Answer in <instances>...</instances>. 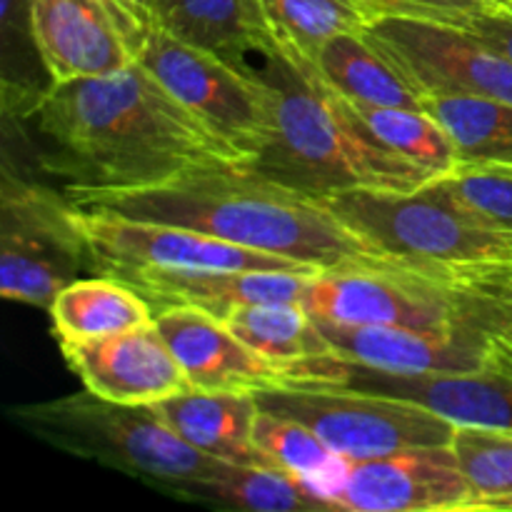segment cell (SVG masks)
Instances as JSON below:
<instances>
[{
  "instance_id": "obj_1",
  "label": "cell",
  "mask_w": 512,
  "mask_h": 512,
  "mask_svg": "<svg viewBox=\"0 0 512 512\" xmlns=\"http://www.w3.org/2000/svg\"><path fill=\"white\" fill-rule=\"evenodd\" d=\"M15 115L33 125L40 163L65 190L143 188L195 168L245 163L140 63L48 83Z\"/></svg>"
},
{
  "instance_id": "obj_2",
  "label": "cell",
  "mask_w": 512,
  "mask_h": 512,
  "mask_svg": "<svg viewBox=\"0 0 512 512\" xmlns=\"http://www.w3.org/2000/svg\"><path fill=\"white\" fill-rule=\"evenodd\" d=\"M63 193L80 210L180 225L318 270L380 263L320 200L265 178L248 163L195 168L143 188Z\"/></svg>"
},
{
  "instance_id": "obj_3",
  "label": "cell",
  "mask_w": 512,
  "mask_h": 512,
  "mask_svg": "<svg viewBox=\"0 0 512 512\" xmlns=\"http://www.w3.org/2000/svg\"><path fill=\"white\" fill-rule=\"evenodd\" d=\"M253 65L273 93V133L250 168L308 198H333L358 188L415 190L428 173L385 148L353 105L318 75L270 48Z\"/></svg>"
},
{
  "instance_id": "obj_4",
  "label": "cell",
  "mask_w": 512,
  "mask_h": 512,
  "mask_svg": "<svg viewBox=\"0 0 512 512\" xmlns=\"http://www.w3.org/2000/svg\"><path fill=\"white\" fill-rule=\"evenodd\" d=\"M323 205L385 263L465 283L512 258V235L478 218L440 178L415 190H348Z\"/></svg>"
},
{
  "instance_id": "obj_5",
  "label": "cell",
  "mask_w": 512,
  "mask_h": 512,
  "mask_svg": "<svg viewBox=\"0 0 512 512\" xmlns=\"http://www.w3.org/2000/svg\"><path fill=\"white\" fill-rule=\"evenodd\" d=\"M13 415L35 438L65 453L95 460L178 495L223 463L185 443L150 405L110 403L90 390L25 405Z\"/></svg>"
},
{
  "instance_id": "obj_6",
  "label": "cell",
  "mask_w": 512,
  "mask_h": 512,
  "mask_svg": "<svg viewBox=\"0 0 512 512\" xmlns=\"http://www.w3.org/2000/svg\"><path fill=\"white\" fill-rule=\"evenodd\" d=\"M303 305L315 320L405 328H448L512 313L488 285L463 283L385 260L320 270L310 278Z\"/></svg>"
},
{
  "instance_id": "obj_7",
  "label": "cell",
  "mask_w": 512,
  "mask_h": 512,
  "mask_svg": "<svg viewBox=\"0 0 512 512\" xmlns=\"http://www.w3.org/2000/svg\"><path fill=\"white\" fill-rule=\"evenodd\" d=\"M260 410L308 425L340 458H383L413 448L453 445L458 425L423 405L328 385H270L255 393Z\"/></svg>"
},
{
  "instance_id": "obj_8",
  "label": "cell",
  "mask_w": 512,
  "mask_h": 512,
  "mask_svg": "<svg viewBox=\"0 0 512 512\" xmlns=\"http://www.w3.org/2000/svg\"><path fill=\"white\" fill-rule=\"evenodd\" d=\"M88 240L68 195L15 175L5 165L0 185V293L5 300L50 308L80 278Z\"/></svg>"
},
{
  "instance_id": "obj_9",
  "label": "cell",
  "mask_w": 512,
  "mask_h": 512,
  "mask_svg": "<svg viewBox=\"0 0 512 512\" xmlns=\"http://www.w3.org/2000/svg\"><path fill=\"white\" fill-rule=\"evenodd\" d=\"M140 65L203 120L245 163L255 158L273 133V93L253 70H240L220 55L150 28Z\"/></svg>"
},
{
  "instance_id": "obj_10",
  "label": "cell",
  "mask_w": 512,
  "mask_h": 512,
  "mask_svg": "<svg viewBox=\"0 0 512 512\" xmlns=\"http://www.w3.org/2000/svg\"><path fill=\"white\" fill-rule=\"evenodd\" d=\"M315 320V318H313ZM335 358L388 373H478L512 370V313L498 320L405 328V325H345L315 320Z\"/></svg>"
},
{
  "instance_id": "obj_11",
  "label": "cell",
  "mask_w": 512,
  "mask_h": 512,
  "mask_svg": "<svg viewBox=\"0 0 512 512\" xmlns=\"http://www.w3.org/2000/svg\"><path fill=\"white\" fill-rule=\"evenodd\" d=\"M78 223L90 248L93 268L103 275L135 270H283V273H320L313 265L295 263L280 255L260 253L243 245L210 238L198 230L168 223L133 220L123 215L80 210Z\"/></svg>"
},
{
  "instance_id": "obj_12",
  "label": "cell",
  "mask_w": 512,
  "mask_h": 512,
  "mask_svg": "<svg viewBox=\"0 0 512 512\" xmlns=\"http://www.w3.org/2000/svg\"><path fill=\"white\" fill-rule=\"evenodd\" d=\"M153 20L128 0H33L30 35L48 83L103 78L140 63Z\"/></svg>"
},
{
  "instance_id": "obj_13",
  "label": "cell",
  "mask_w": 512,
  "mask_h": 512,
  "mask_svg": "<svg viewBox=\"0 0 512 512\" xmlns=\"http://www.w3.org/2000/svg\"><path fill=\"white\" fill-rule=\"evenodd\" d=\"M365 38L395 65L418 95H483L512 103V60L470 28L433 20L383 18Z\"/></svg>"
},
{
  "instance_id": "obj_14",
  "label": "cell",
  "mask_w": 512,
  "mask_h": 512,
  "mask_svg": "<svg viewBox=\"0 0 512 512\" xmlns=\"http://www.w3.org/2000/svg\"><path fill=\"white\" fill-rule=\"evenodd\" d=\"M280 383L385 395L423 405L458 428L512 430V370L403 375L323 355L285 370Z\"/></svg>"
},
{
  "instance_id": "obj_15",
  "label": "cell",
  "mask_w": 512,
  "mask_h": 512,
  "mask_svg": "<svg viewBox=\"0 0 512 512\" xmlns=\"http://www.w3.org/2000/svg\"><path fill=\"white\" fill-rule=\"evenodd\" d=\"M470 505L473 493L453 445L350 463L333 495V510L350 512H443Z\"/></svg>"
},
{
  "instance_id": "obj_16",
  "label": "cell",
  "mask_w": 512,
  "mask_h": 512,
  "mask_svg": "<svg viewBox=\"0 0 512 512\" xmlns=\"http://www.w3.org/2000/svg\"><path fill=\"white\" fill-rule=\"evenodd\" d=\"M58 345L85 390L110 403L155 405L190 390L188 378L155 328V320L108 338Z\"/></svg>"
},
{
  "instance_id": "obj_17",
  "label": "cell",
  "mask_w": 512,
  "mask_h": 512,
  "mask_svg": "<svg viewBox=\"0 0 512 512\" xmlns=\"http://www.w3.org/2000/svg\"><path fill=\"white\" fill-rule=\"evenodd\" d=\"M155 328L173 350L190 388L258 393L283 380V373L245 345L218 315L173 305L155 310Z\"/></svg>"
},
{
  "instance_id": "obj_18",
  "label": "cell",
  "mask_w": 512,
  "mask_h": 512,
  "mask_svg": "<svg viewBox=\"0 0 512 512\" xmlns=\"http://www.w3.org/2000/svg\"><path fill=\"white\" fill-rule=\"evenodd\" d=\"M315 273L283 270H135L123 275L155 310L190 305L223 318L238 305L303 303Z\"/></svg>"
},
{
  "instance_id": "obj_19",
  "label": "cell",
  "mask_w": 512,
  "mask_h": 512,
  "mask_svg": "<svg viewBox=\"0 0 512 512\" xmlns=\"http://www.w3.org/2000/svg\"><path fill=\"white\" fill-rule=\"evenodd\" d=\"M155 28L240 70L275 48L260 0H150Z\"/></svg>"
},
{
  "instance_id": "obj_20",
  "label": "cell",
  "mask_w": 512,
  "mask_h": 512,
  "mask_svg": "<svg viewBox=\"0 0 512 512\" xmlns=\"http://www.w3.org/2000/svg\"><path fill=\"white\" fill-rule=\"evenodd\" d=\"M180 438L225 463H270L253 443L260 413L255 393L243 390H185L150 405Z\"/></svg>"
},
{
  "instance_id": "obj_21",
  "label": "cell",
  "mask_w": 512,
  "mask_h": 512,
  "mask_svg": "<svg viewBox=\"0 0 512 512\" xmlns=\"http://www.w3.org/2000/svg\"><path fill=\"white\" fill-rule=\"evenodd\" d=\"M48 313L58 343L108 338L155 320L150 300L115 275L73 280L55 295Z\"/></svg>"
},
{
  "instance_id": "obj_22",
  "label": "cell",
  "mask_w": 512,
  "mask_h": 512,
  "mask_svg": "<svg viewBox=\"0 0 512 512\" xmlns=\"http://www.w3.org/2000/svg\"><path fill=\"white\" fill-rule=\"evenodd\" d=\"M315 75L325 88L353 105L420 108V95L395 65L360 33H343L320 50Z\"/></svg>"
},
{
  "instance_id": "obj_23",
  "label": "cell",
  "mask_w": 512,
  "mask_h": 512,
  "mask_svg": "<svg viewBox=\"0 0 512 512\" xmlns=\"http://www.w3.org/2000/svg\"><path fill=\"white\" fill-rule=\"evenodd\" d=\"M253 443L270 463L285 470L320 510H333V495L343 483L350 460L330 450L318 433L293 418L260 410L253 425Z\"/></svg>"
},
{
  "instance_id": "obj_24",
  "label": "cell",
  "mask_w": 512,
  "mask_h": 512,
  "mask_svg": "<svg viewBox=\"0 0 512 512\" xmlns=\"http://www.w3.org/2000/svg\"><path fill=\"white\" fill-rule=\"evenodd\" d=\"M228 328L260 358L285 373L305 360L333 355V348L303 303L238 305L223 315Z\"/></svg>"
},
{
  "instance_id": "obj_25",
  "label": "cell",
  "mask_w": 512,
  "mask_h": 512,
  "mask_svg": "<svg viewBox=\"0 0 512 512\" xmlns=\"http://www.w3.org/2000/svg\"><path fill=\"white\" fill-rule=\"evenodd\" d=\"M420 108L453 140L460 165H512V103L483 95H423Z\"/></svg>"
},
{
  "instance_id": "obj_26",
  "label": "cell",
  "mask_w": 512,
  "mask_h": 512,
  "mask_svg": "<svg viewBox=\"0 0 512 512\" xmlns=\"http://www.w3.org/2000/svg\"><path fill=\"white\" fill-rule=\"evenodd\" d=\"M260 5L275 48L308 70H315L325 43L368 28L355 0H260Z\"/></svg>"
},
{
  "instance_id": "obj_27",
  "label": "cell",
  "mask_w": 512,
  "mask_h": 512,
  "mask_svg": "<svg viewBox=\"0 0 512 512\" xmlns=\"http://www.w3.org/2000/svg\"><path fill=\"white\" fill-rule=\"evenodd\" d=\"M185 500L255 512L320 510L318 503L273 463H220L205 480L180 493Z\"/></svg>"
},
{
  "instance_id": "obj_28",
  "label": "cell",
  "mask_w": 512,
  "mask_h": 512,
  "mask_svg": "<svg viewBox=\"0 0 512 512\" xmlns=\"http://www.w3.org/2000/svg\"><path fill=\"white\" fill-rule=\"evenodd\" d=\"M353 108L385 148L423 168L430 178H443L460 165L453 140L423 108H400V105H353Z\"/></svg>"
},
{
  "instance_id": "obj_29",
  "label": "cell",
  "mask_w": 512,
  "mask_h": 512,
  "mask_svg": "<svg viewBox=\"0 0 512 512\" xmlns=\"http://www.w3.org/2000/svg\"><path fill=\"white\" fill-rule=\"evenodd\" d=\"M453 450L473 493L470 510H512V430L458 428Z\"/></svg>"
},
{
  "instance_id": "obj_30",
  "label": "cell",
  "mask_w": 512,
  "mask_h": 512,
  "mask_svg": "<svg viewBox=\"0 0 512 512\" xmlns=\"http://www.w3.org/2000/svg\"><path fill=\"white\" fill-rule=\"evenodd\" d=\"M440 180L478 218L512 235V165H458Z\"/></svg>"
},
{
  "instance_id": "obj_31",
  "label": "cell",
  "mask_w": 512,
  "mask_h": 512,
  "mask_svg": "<svg viewBox=\"0 0 512 512\" xmlns=\"http://www.w3.org/2000/svg\"><path fill=\"white\" fill-rule=\"evenodd\" d=\"M368 23L383 18L433 20L468 28L473 20L512 5V0H355Z\"/></svg>"
},
{
  "instance_id": "obj_32",
  "label": "cell",
  "mask_w": 512,
  "mask_h": 512,
  "mask_svg": "<svg viewBox=\"0 0 512 512\" xmlns=\"http://www.w3.org/2000/svg\"><path fill=\"white\" fill-rule=\"evenodd\" d=\"M478 38H483L490 48L503 53L505 58L512 60V5L495 13L483 15L468 25Z\"/></svg>"
},
{
  "instance_id": "obj_33",
  "label": "cell",
  "mask_w": 512,
  "mask_h": 512,
  "mask_svg": "<svg viewBox=\"0 0 512 512\" xmlns=\"http://www.w3.org/2000/svg\"><path fill=\"white\" fill-rule=\"evenodd\" d=\"M510 278H512V258L505 260V263L478 270V273L470 275L465 283H488V280H510Z\"/></svg>"
},
{
  "instance_id": "obj_34",
  "label": "cell",
  "mask_w": 512,
  "mask_h": 512,
  "mask_svg": "<svg viewBox=\"0 0 512 512\" xmlns=\"http://www.w3.org/2000/svg\"><path fill=\"white\" fill-rule=\"evenodd\" d=\"M478 285H488L495 295L505 300V303L512 308V278L510 280H488V283H478Z\"/></svg>"
},
{
  "instance_id": "obj_35",
  "label": "cell",
  "mask_w": 512,
  "mask_h": 512,
  "mask_svg": "<svg viewBox=\"0 0 512 512\" xmlns=\"http://www.w3.org/2000/svg\"><path fill=\"white\" fill-rule=\"evenodd\" d=\"M128 3L133 5V8H138L140 13H145L150 18V0H128ZM150 20H153V18H150Z\"/></svg>"
},
{
  "instance_id": "obj_36",
  "label": "cell",
  "mask_w": 512,
  "mask_h": 512,
  "mask_svg": "<svg viewBox=\"0 0 512 512\" xmlns=\"http://www.w3.org/2000/svg\"><path fill=\"white\" fill-rule=\"evenodd\" d=\"M510 335H512V325H510Z\"/></svg>"
}]
</instances>
